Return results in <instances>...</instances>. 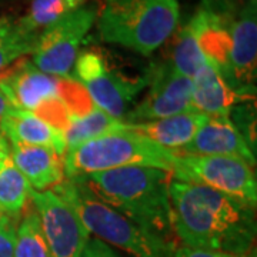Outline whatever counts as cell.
Returning a JSON list of instances; mask_svg holds the SVG:
<instances>
[{"mask_svg":"<svg viewBox=\"0 0 257 257\" xmlns=\"http://www.w3.org/2000/svg\"><path fill=\"white\" fill-rule=\"evenodd\" d=\"M167 63L172 66L175 72L190 79L203 64L207 63V59L203 55L196 32L190 22L179 30L172 49V57Z\"/></svg>","mask_w":257,"mask_h":257,"instance_id":"cell-22","label":"cell"},{"mask_svg":"<svg viewBox=\"0 0 257 257\" xmlns=\"http://www.w3.org/2000/svg\"><path fill=\"white\" fill-rule=\"evenodd\" d=\"M22 29V28H20ZM39 35L28 33L23 29L9 42L0 46V73L25 56L32 55Z\"/></svg>","mask_w":257,"mask_h":257,"instance_id":"cell-23","label":"cell"},{"mask_svg":"<svg viewBox=\"0 0 257 257\" xmlns=\"http://www.w3.org/2000/svg\"><path fill=\"white\" fill-rule=\"evenodd\" d=\"M12 107H13V106H12V103H10L9 97L6 96L5 90L0 87V121H2V119L5 117V114H6Z\"/></svg>","mask_w":257,"mask_h":257,"instance_id":"cell-28","label":"cell"},{"mask_svg":"<svg viewBox=\"0 0 257 257\" xmlns=\"http://www.w3.org/2000/svg\"><path fill=\"white\" fill-rule=\"evenodd\" d=\"M76 177H80L100 200L130 220L176 244L169 196L170 172L130 166Z\"/></svg>","mask_w":257,"mask_h":257,"instance_id":"cell-2","label":"cell"},{"mask_svg":"<svg viewBox=\"0 0 257 257\" xmlns=\"http://www.w3.org/2000/svg\"><path fill=\"white\" fill-rule=\"evenodd\" d=\"M0 214H2V213H0Z\"/></svg>","mask_w":257,"mask_h":257,"instance_id":"cell-29","label":"cell"},{"mask_svg":"<svg viewBox=\"0 0 257 257\" xmlns=\"http://www.w3.org/2000/svg\"><path fill=\"white\" fill-rule=\"evenodd\" d=\"M173 153L236 157L256 167L254 150L230 116L209 117L194 138L180 152Z\"/></svg>","mask_w":257,"mask_h":257,"instance_id":"cell-13","label":"cell"},{"mask_svg":"<svg viewBox=\"0 0 257 257\" xmlns=\"http://www.w3.org/2000/svg\"><path fill=\"white\" fill-rule=\"evenodd\" d=\"M29 199L37 211L52 257H80L90 233L73 206L53 189H32Z\"/></svg>","mask_w":257,"mask_h":257,"instance_id":"cell-10","label":"cell"},{"mask_svg":"<svg viewBox=\"0 0 257 257\" xmlns=\"http://www.w3.org/2000/svg\"><path fill=\"white\" fill-rule=\"evenodd\" d=\"M16 216L0 214V257H15Z\"/></svg>","mask_w":257,"mask_h":257,"instance_id":"cell-24","label":"cell"},{"mask_svg":"<svg viewBox=\"0 0 257 257\" xmlns=\"http://www.w3.org/2000/svg\"><path fill=\"white\" fill-rule=\"evenodd\" d=\"M170 173L176 180L203 184L248 203H257L256 170L236 157L175 153Z\"/></svg>","mask_w":257,"mask_h":257,"instance_id":"cell-9","label":"cell"},{"mask_svg":"<svg viewBox=\"0 0 257 257\" xmlns=\"http://www.w3.org/2000/svg\"><path fill=\"white\" fill-rule=\"evenodd\" d=\"M230 50L226 82L237 92L250 94L257 77V8L248 0L239 12L230 13Z\"/></svg>","mask_w":257,"mask_h":257,"instance_id":"cell-12","label":"cell"},{"mask_svg":"<svg viewBox=\"0 0 257 257\" xmlns=\"http://www.w3.org/2000/svg\"><path fill=\"white\" fill-rule=\"evenodd\" d=\"M126 127L127 123L124 120L116 119L99 107L93 106L86 113L72 116L69 119L63 130L66 146L67 149H72L92 139L100 138L113 132H120Z\"/></svg>","mask_w":257,"mask_h":257,"instance_id":"cell-19","label":"cell"},{"mask_svg":"<svg viewBox=\"0 0 257 257\" xmlns=\"http://www.w3.org/2000/svg\"><path fill=\"white\" fill-rule=\"evenodd\" d=\"M80 257H121L119 253H116L113 248L104 243L103 240L93 237L89 239L86 246L83 248L82 256Z\"/></svg>","mask_w":257,"mask_h":257,"instance_id":"cell-26","label":"cell"},{"mask_svg":"<svg viewBox=\"0 0 257 257\" xmlns=\"http://www.w3.org/2000/svg\"><path fill=\"white\" fill-rule=\"evenodd\" d=\"M173 257H256V251L251 250L243 254L227 253V251H217V250H203V248H193L187 246H177L173 253Z\"/></svg>","mask_w":257,"mask_h":257,"instance_id":"cell-25","label":"cell"},{"mask_svg":"<svg viewBox=\"0 0 257 257\" xmlns=\"http://www.w3.org/2000/svg\"><path fill=\"white\" fill-rule=\"evenodd\" d=\"M99 16L97 5H84L43 29L32 52V63L45 73L70 77L84 37Z\"/></svg>","mask_w":257,"mask_h":257,"instance_id":"cell-8","label":"cell"},{"mask_svg":"<svg viewBox=\"0 0 257 257\" xmlns=\"http://www.w3.org/2000/svg\"><path fill=\"white\" fill-rule=\"evenodd\" d=\"M192 110V79L175 72L166 62L152 66L147 96L126 113L123 120L139 123Z\"/></svg>","mask_w":257,"mask_h":257,"instance_id":"cell-11","label":"cell"},{"mask_svg":"<svg viewBox=\"0 0 257 257\" xmlns=\"http://www.w3.org/2000/svg\"><path fill=\"white\" fill-rule=\"evenodd\" d=\"M0 87L13 107L32 111L55 127L64 130L72 116L83 114L93 104L73 77H59L39 70L26 59L0 73Z\"/></svg>","mask_w":257,"mask_h":257,"instance_id":"cell-3","label":"cell"},{"mask_svg":"<svg viewBox=\"0 0 257 257\" xmlns=\"http://www.w3.org/2000/svg\"><path fill=\"white\" fill-rule=\"evenodd\" d=\"M90 97L92 103L116 119L124 117L127 107L152 79V66L140 76H127L109 62L97 49L79 53L70 74Z\"/></svg>","mask_w":257,"mask_h":257,"instance_id":"cell-7","label":"cell"},{"mask_svg":"<svg viewBox=\"0 0 257 257\" xmlns=\"http://www.w3.org/2000/svg\"><path fill=\"white\" fill-rule=\"evenodd\" d=\"M170 213L183 246L243 254L254 250L256 204L172 177Z\"/></svg>","mask_w":257,"mask_h":257,"instance_id":"cell-1","label":"cell"},{"mask_svg":"<svg viewBox=\"0 0 257 257\" xmlns=\"http://www.w3.org/2000/svg\"><path fill=\"white\" fill-rule=\"evenodd\" d=\"M23 210V219L16 226L15 257H52L35 206L30 202Z\"/></svg>","mask_w":257,"mask_h":257,"instance_id":"cell-21","label":"cell"},{"mask_svg":"<svg viewBox=\"0 0 257 257\" xmlns=\"http://www.w3.org/2000/svg\"><path fill=\"white\" fill-rule=\"evenodd\" d=\"M0 133L9 142L50 147L60 156H64L67 149L63 130L19 107H12L5 114L0 121Z\"/></svg>","mask_w":257,"mask_h":257,"instance_id":"cell-15","label":"cell"},{"mask_svg":"<svg viewBox=\"0 0 257 257\" xmlns=\"http://www.w3.org/2000/svg\"><path fill=\"white\" fill-rule=\"evenodd\" d=\"M87 3L89 0H32L28 13L18 25L28 33L40 35L43 29Z\"/></svg>","mask_w":257,"mask_h":257,"instance_id":"cell-20","label":"cell"},{"mask_svg":"<svg viewBox=\"0 0 257 257\" xmlns=\"http://www.w3.org/2000/svg\"><path fill=\"white\" fill-rule=\"evenodd\" d=\"M173 159V152L132 130L127 124L124 130L113 132L67 149L63 156V167L66 177L130 166L157 167L172 172Z\"/></svg>","mask_w":257,"mask_h":257,"instance_id":"cell-6","label":"cell"},{"mask_svg":"<svg viewBox=\"0 0 257 257\" xmlns=\"http://www.w3.org/2000/svg\"><path fill=\"white\" fill-rule=\"evenodd\" d=\"M30 184L15 165L10 143L0 133V213L18 216L30 202Z\"/></svg>","mask_w":257,"mask_h":257,"instance_id":"cell-18","label":"cell"},{"mask_svg":"<svg viewBox=\"0 0 257 257\" xmlns=\"http://www.w3.org/2000/svg\"><path fill=\"white\" fill-rule=\"evenodd\" d=\"M15 165L35 190H47L63 182V156L53 149L9 142Z\"/></svg>","mask_w":257,"mask_h":257,"instance_id":"cell-16","label":"cell"},{"mask_svg":"<svg viewBox=\"0 0 257 257\" xmlns=\"http://www.w3.org/2000/svg\"><path fill=\"white\" fill-rule=\"evenodd\" d=\"M179 0H103L96 20L103 42L152 55L175 33Z\"/></svg>","mask_w":257,"mask_h":257,"instance_id":"cell-4","label":"cell"},{"mask_svg":"<svg viewBox=\"0 0 257 257\" xmlns=\"http://www.w3.org/2000/svg\"><path fill=\"white\" fill-rule=\"evenodd\" d=\"M20 26L18 22H12L10 19H0V46L9 42L10 39L20 33Z\"/></svg>","mask_w":257,"mask_h":257,"instance_id":"cell-27","label":"cell"},{"mask_svg":"<svg viewBox=\"0 0 257 257\" xmlns=\"http://www.w3.org/2000/svg\"><path fill=\"white\" fill-rule=\"evenodd\" d=\"M53 190L73 206L89 233L104 243L121 248L132 257H173L177 244L142 227L100 200L80 177H64Z\"/></svg>","mask_w":257,"mask_h":257,"instance_id":"cell-5","label":"cell"},{"mask_svg":"<svg viewBox=\"0 0 257 257\" xmlns=\"http://www.w3.org/2000/svg\"><path fill=\"white\" fill-rule=\"evenodd\" d=\"M251 99L234 90L211 63H204L192 77L193 109L209 117L230 116L234 107Z\"/></svg>","mask_w":257,"mask_h":257,"instance_id":"cell-14","label":"cell"},{"mask_svg":"<svg viewBox=\"0 0 257 257\" xmlns=\"http://www.w3.org/2000/svg\"><path fill=\"white\" fill-rule=\"evenodd\" d=\"M209 116L199 111H184L162 119L146 120L139 123H127L135 132L165 147L170 152H180L202 127Z\"/></svg>","mask_w":257,"mask_h":257,"instance_id":"cell-17","label":"cell"}]
</instances>
